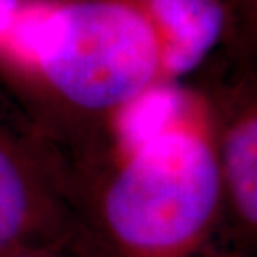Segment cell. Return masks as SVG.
Instances as JSON below:
<instances>
[{
    "mask_svg": "<svg viewBox=\"0 0 257 257\" xmlns=\"http://www.w3.org/2000/svg\"><path fill=\"white\" fill-rule=\"evenodd\" d=\"M224 199L229 239L239 255L250 257L257 235V95L244 77L204 92Z\"/></svg>",
    "mask_w": 257,
    "mask_h": 257,
    "instance_id": "277c9868",
    "label": "cell"
},
{
    "mask_svg": "<svg viewBox=\"0 0 257 257\" xmlns=\"http://www.w3.org/2000/svg\"><path fill=\"white\" fill-rule=\"evenodd\" d=\"M64 151L0 84V254L22 247L74 252L77 220Z\"/></svg>",
    "mask_w": 257,
    "mask_h": 257,
    "instance_id": "3957f363",
    "label": "cell"
},
{
    "mask_svg": "<svg viewBox=\"0 0 257 257\" xmlns=\"http://www.w3.org/2000/svg\"><path fill=\"white\" fill-rule=\"evenodd\" d=\"M227 0H20L0 84L69 159L134 102L179 85L232 32Z\"/></svg>",
    "mask_w": 257,
    "mask_h": 257,
    "instance_id": "6da1fadb",
    "label": "cell"
},
{
    "mask_svg": "<svg viewBox=\"0 0 257 257\" xmlns=\"http://www.w3.org/2000/svg\"><path fill=\"white\" fill-rule=\"evenodd\" d=\"M0 257H72L65 250L50 249V247H22L2 252Z\"/></svg>",
    "mask_w": 257,
    "mask_h": 257,
    "instance_id": "5b68a950",
    "label": "cell"
},
{
    "mask_svg": "<svg viewBox=\"0 0 257 257\" xmlns=\"http://www.w3.org/2000/svg\"><path fill=\"white\" fill-rule=\"evenodd\" d=\"M20 0H0V37L10 29Z\"/></svg>",
    "mask_w": 257,
    "mask_h": 257,
    "instance_id": "8992f818",
    "label": "cell"
},
{
    "mask_svg": "<svg viewBox=\"0 0 257 257\" xmlns=\"http://www.w3.org/2000/svg\"><path fill=\"white\" fill-rule=\"evenodd\" d=\"M72 257H242L229 239L205 95L181 85L125 109L70 162Z\"/></svg>",
    "mask_w": 257,
    "mask_h": 257,
    "instance_id": "7a4b0ae2",
    "label": "cell"
}]
</instances>
